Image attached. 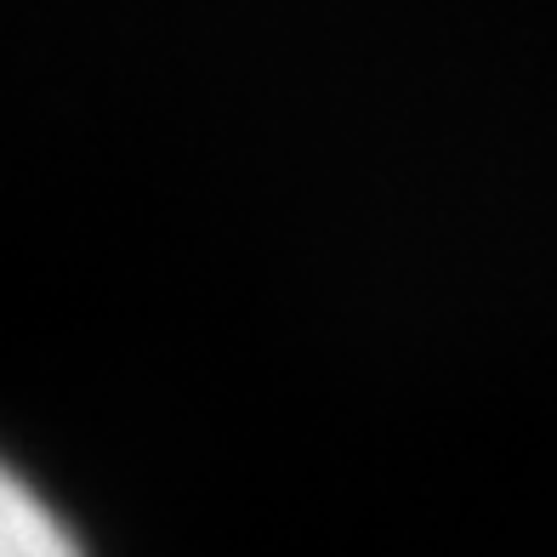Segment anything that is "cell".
<instances>
[{"mask_svg": "<svg viewBox=\"0 0 557 557\" xmlns=\"http://www.w3.org/2000/svg\"><path fill=\"white\" fill-rule=\"evenodd\" d=\"M0 557H86L52 500L35 495L29 478H17L7 461H0Z\"/></svg>", "mask_w": 557, "mask_h": 557, "instance_id": "6da1fadb", "label": "cell"}]
</instances>
